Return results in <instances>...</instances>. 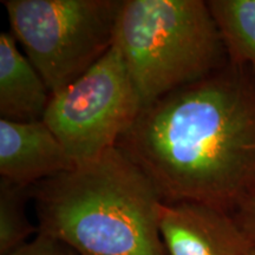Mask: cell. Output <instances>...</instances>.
<instances>
[{
	"label": "cell",
	"instance_id": "obj_1",
	"mask_svg": "<svg viewBox=\"0 0 255 255\" xmlns=\"http://www.w3.org/2000/svg\"><path fill=\"white\" fill-rule=\"evenodd\" d=\"M117 146L164 202L233 213L255 193V76L227 63L146 105Z\"/></svg>",
	"mask_w": 255,
	"mask_h": 255
},
{
	"label": "cell",
	"instance_id": "obj_2",
	"mask_svg": "<svg viewBox=\"0 0 255 255\" xmlns=\"http://www.w3.org/2000/svg\"><path fill=\"white\" fill-rule=\"evenodd\" d=\"M38 232L79 255H168L161 194L119 146L30 187Z\"/></svg>",
	"mask_w": 255,
	"mask_h": 255
},
{
	"label": "cell",
	"instance_id": "obj_3",
	"mask_svg": "<svg viewBox=\"0 0 255 255\" xmlns=\"http://www.w3.org/2000/svg\"><path fill=\"white\" fill-rule=\"evenodd\" d=\"M114 44L143 108L227 64L219 28L202 0H123Z\"/></svg>",
	"mask_w": 255,
	"mask_h": 255
},
{
	"label": "cell",
	"instance_id": "obj_4",
	"mask_svg": "<svg viewBox=\"0 0 255 255\" xmlns=\"http://www.w3.org/2000/svg\"><path fill=\"white\" fill-rule=\"evenodd\" d=\"M11 33L51 95L111 49L122 0H5Z\"/></svg>",
	"mask_w": 255,
	"mask_h": 255
},
{
	"label": "cell",
	"instance_id": "obj_5",
	"mask_svg": "<svg viewBox=\"0 0 255 255\" xmlns=\"http://www.w3.org/2000/svg\"><path fill=\"white\" fill-rule=\"evenodd\" d=\"M142 109L122 53L114 44L84 75L51 95L43 121L78 165L117 146Z\"/></svg>",
	"mask_w": 255,
	"mask_h": 255
},
{
	"label": "cell",
	"instance_id": "obj_6",
	"mask_svg": "<svg viewBox=\"0 0 255 255\" xmlns=\"http://www.w3.org/2000/svg\"><path fill=\"white\" fill-rule=\"evenodd\" d=\"M159 234L168 255H247L255 250L232 214L194 201L163 202Z\"/></svg>",
	"mask_w": 255,
	"mask_h": 255
},
{
	"label": "cell",
	"instance_id": "obj_7",
	"mask_svg": "<svg viewBox=\"0 0 255 255\" xmlns=\"http://www.w3.org/2000/svg\"><path fill=\"white\" fill-rule=\"evenodd\" d=\"M76 167L44 121L0 120V177L23 187Z\"/></svg>",
	"mask_w": 255,
	"mask_h": 255
},
{
	"label": "cell",
	"instance_id": "obj_8",
	"mask_svg": "<svg viewBox=\"0 0 255 255\" xmlns=\"http://www.w3.org/2000/svg\"><path fill=\"white\" fill-rule=\"evenodd\" d=\"M51 91L21 53L11 32L0 34V116L15 122L43 121Z\"/></svg>",
	"mask_w": 255,
	"mask_h": 255
},
{
	"label": "cell",
	"instance_id": "obj_9",
	"mask_svg": "<svg viewBox=\"0 0 255 255\" xmlns=\"http://www.w3.org/2000/svg\"><path fill=\"white\" fill-rule=\"evenodd\" d=\"M228 62L255 76V0H210Z\"/></svg>",
	"mask_w": 255,
	"mask_h": 255
},
{
	"label": "cell",
	"instance_id": "obj_10",
	"mask_svg": "<svg viewBox=\"0 0 255 255\" xmlns=\"http://www.w3.org/2000/svg\"><path fill=\"white\" fill-rule=\"evenodd\" d=\"M30 188L0 177V255H9L38 234V227L28 220Z\"/></svg>",
	"mask_w": 255,
	"mask_h": 255
},
{
	"label": "cell",
	"instance_id": "obj_11",
	"mask_svg": "<svg viewBox=\"0 0 255 255\" xmlns=\"http://www.w3.org/2000/svg\"><path fill=\"white\" fill-rule=\"evenodd\" d=\"M9 255H79L58 239L39 233Z\"/></svg>",
	"mask_w": 255,
	"mask_h": 255
},
{
	"label": "cell",
	"instance_id": "obj_12",
	"mask_svg": "<svg viewBox=\"0 0 255 255\" xmlns=\"http://www.w3.org/2000/svg\"><path fill=\"white\" fill-rule=\"evenodd\" d=\"M232 215L255 248V193Z\"/></svg>",
	"mask_w": 255,
	"mask_h": 255
},
{
	"label": "cell",
	"instance_id": "obj_13",
	"mask_svg": "<svg viewBox=\"0 0 255 255\" xmlns=\"http://www.w3.org/2000/svg\"><path fill=\"white\" fill-rule=\"evenodd\" d=\"M247 255H255V250H253V251H252V252H251V253H248Z\"/></svg>",
	"mask_w": 255,
	"mask_h": 255
}]
</instances>
